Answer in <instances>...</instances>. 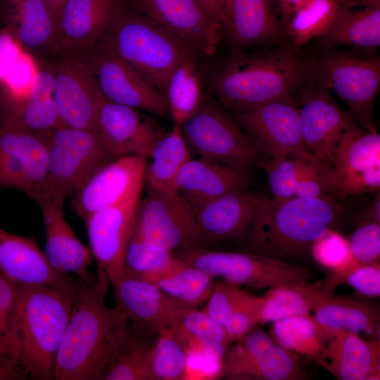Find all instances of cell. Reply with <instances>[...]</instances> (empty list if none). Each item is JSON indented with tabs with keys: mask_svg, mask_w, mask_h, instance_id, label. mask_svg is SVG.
I'll use <instances>...</instances> for the list:
<instances>
[{
	"mask_svg": "<svg viewBox=\"0 0 380 380\" xmlns=\"http://www.w3.org/2000/svg\"><path fill=\"white\" fill-rule=\"evenodd\" d=\"M115 307L130 326L146 331L163 332L183 308L157 285L123 274L111 284Z\"/></svg>",
	"mask_w": 380,
	"mask_h": 380,
	"instance_id": "cell-27",
	"label": "cell"
},
{
	"mask_svg": "<svg viewBox=\"0 0 380 380\" xmlns=\"http://www.w3.org/2000/svg\"><path fill=\"white\" fill-rule=\"evenodd\" d=\"M350 252L360 265L379 262L380 224L363 222L353 232L348 241Z\"/></svg>",
	"mask_w": 380,
	"mask_h": 380,
	"instance_id": "cell-49",
	"label": "cell"
},
{
	"mask_svg": "<svg viewBox=\"0 0 380 380\" xmlns=\"http://www.w3.org/2000/svg\"><path fill=\"white\" fill-rule=\"evenodd\" d=\"M0 380H15L14 376L0 365Z\"/></svg>",
	"mask_w": 380,
	"mask_h": 380,
	"instance_id": "cell-59",
	"label": "cell"
},
{
	"mask_svg": "<svg viewBox=\"0 0 380 380\" xmlns=\"http://www.w3.org/2000/svg\"><path fill=\"white\" fill-rule=\"evenodd\" d=\"M324 347L317 363L338 380L380 377V340L367 341L358 333L319 326Z\"/></svg>",
	"mask_w": 380,
	"mask_h": 380,
	"instance_id": "cell-26",
	"label": "cell"
},
{
	"mask_svg": "<svg viewBox=\"0 0 380 380\" xmlns=\"http://www.w3.org/2000/svg\"><path fill=\"white\" fill-rule=\"evenodd\" d=\"M128 6L176 35L197 53L210 56L222 39V32L196 0H126Z\"/></svg>",
	"mask_w": 380,
	"mask_h": 380,
	"instance_id": "cell-20",
	"label": "cell"
},
{
	"mask_svg": "<svg viewBox=\"0 0 380 380\" xmlns=\"http://www.w3.org/2000/svg\"><path fill=\"white\" fill-rule=\"evenodd\" d=\"M0 18L23 51L46 61L60 51L57 22L43 0H0Z\"/></svg>",
	"mask_w": 380,
	"mask_h": 380,
	"instance_id": "cell-24",
	"label": "cell"
},
{
	"mask_svg": "<svg viewBox=\"0 0 380 380\" xmlns=\"http://www.w3.org/2000/svg\"><path fill=\"white\" fill-rule=\"evenodd\" d=\"M134 234L146 243L176 255L198 248L194 212L177 193L146 185Z\"/></svg>",
	"mask_w": 380,
	"mask_h": 380,
	"instance_id": "cell-10",
	"label": "cell"
},
{
	"mask_svg": "<svg viewBox=\"0 0 380 380\" xmlns=\"http://www.w3.org/2000/svg\"><path fill=\"white\" fill-rule=\"evenodd\" d=\"M319 161L285 156L262 160L259 165L267 175L272 198L281 201L295 197L299 178L312 163Z\"/></svg>",
	"mask_w": 380,
	"mask_h": 380,
	"instance_id": "cell-43",
	"label": "cell"
},
{
	"mask_svg": "<svg viewBox=\"0 0 380 380\" xmlns=\"http://www.w3.org/2000/svg\"><path fill=\"white\" fill-rule=\"evenodd\" d=\"M380 197L379 191L372 203L363 213V222H373L380 224Z\"/></svg>",
	"mask_w": 380,
	"mask_h": 380,
	"instance_id": "cell-56",
	"label": "cell"
},
{
	"mask_svg": "<svg viewBox=\"0 0 380 380\" xmlns=\"http://www.w3.org/2000/svg\"><path fill=\"white\" fill-rule=\"evenodd\" d=\"M95 132L113 158L126 156L147 158L165 134L153 120L138 110L106 99L99 112Z\"/></svg>",
	"mask_w": 380,
	"mask_h": 380,
	"instance_id": "cell-22",
	"label": "cell"
},
{
	"mask_svg": "<svg viewBox=\"0 0 380 380\" xmlns=\"http://www.w3.org/2000/svg\"><path fill=\"white\" fill-rule=\"evenodd\" d=\"M222 39L232 51L267 48L284 41L277 0H227Z\"/></svg>",
	"mask_w": 380,
	"mask_h": 380,
	"instance_id": "cell-19",
	"label": "cell"
},
{
	"mask_svg": "<svg viewBox=\"0 0 380 380\" xmlns=\"http://www.w3.org/2000/svg\"><path fill=\"white\" fill-rule=\"evenodd\" d=\"M331 90L312 73L299 92V108L303 139L308 150L321 162L331 167L338 144L356 122L343 111L331 95Z\"/></svg>",
	"mask_w": 380,
	"mask_h": 380,
	"instance_id": "cell-17",
	"label": "cell"
},
{
	"mask_svg": "<svg viewBox=\"0 0 380 380\" xmlns=\"http://www.w3.org/2000/svg\"><path fill=\"white\" fill-rule=\"evenodd\" d=\"M343 282H346L360 294L369 297H379L380 295L379 262L357 265L347 273Z\"/></svg>",
	"mask_w": 380,
	"mask_h": 380,
	"instance_id": "cell-52",
	"label": "cell"
},
{
	"mask_svg": "<svg viewBox=\"0 0 380 380\" xmlns=\"http://www.w3.org/2000/svg\"><path fill=\"white\" fill-rule=\"evenodd\" d=\"M126 5V0H65L57 21L60 51L89 49Z\"/></svg>",
	"mask_w": 380,
	"mask_h": 380,
	"instance_id": "cell-28",
	"label": "cell"
},
{
	"mask_svg": "<svg viewBox=\"0 0 380 380\" xmlns=\"http://www.w3.org/2000/svg\"><path fill=\"white\" fill-rule=\"evenodd\" d=\"M47 5L56 22L65 0H43Z\"/></svg>",
	"mask_w": 380,
	"mask_h": 380,
	"instance_id": "cell-58",
	"label": "cell"
},
{
	"mask_svg": "<svg viewBox=\"0 0 380 380\" xmlns=\"http://www.w3.org/2000/svg\"><path fill=\"white\" fill-rule=\"evenodd\" d=\"M23 53L8 30H0V85Z\"/></svg>",
	"mask_w": 380,
	"mask_h": 380,
	"instance_id": "cell-53",
	"label": "cell"
},
{
	"mask_svg": "<svg viewBox=\"0 0 380 380\" xmlns=\"http://www.w3.org/2000/svg\"><path fill=\"white\" fill-rule=\"evenodd\" d=\"M311 75L310 58L283 41L267 48L232 51L211 75L210 89L236 113L280 99H296Z\"/></svg>",
	"mask_w": 380,
	"mask_h": 380,
	"instance_id": "cell-2",
	"label": "cell"
},
{
	"mask_svg": "<svg viewBox=\"0 0 380 380\" xmlns=\"http://www.w3.org/2000/svg\"><path fill=\"white\" fill-rule=\"evenodd\" d=\"M82 53L106 100L160 117L170 115L165 96L100 42Z\"/></svg>",
	"mask_w": 380,
	"mask_h": 380,
	"instance_id": "cell-14",
	"label": "cell"
},
{
	"mask_svg": "<svg viewBox=\"0 0 380 380\" xmlns=\"http://www.w3.org/2000/svg\"><path fill=\"white\" fill-rule=\"evenodd\" d=\"M179 127L189 148L201 158L244 172L262 160L255 141L211 95H204L198 110Z\"/></svg>",
	"mask_w": 380,
	"mask_h": 380,
	"instance_id": "cell-7",
	"label": "cell"
},
{
	"mask_svg": "<svg viewBox=\"0 0 380 380\" xmlns=\"http://www.w3.org/2000/svg\"><path fill=\"white\" fill-rule=\"evenodd\" d=\"M99 42L164 95L173 70L185 58L197 53L182 39L127 5Z\"/></svg>",
	"mask_w": 380,
	"mask_h": 380,
	"instance_id": "cell-5",
	"label": "cell"
},
{
	"mask_svg": "<svg viewBox=\"0 0 380 380\" xmlns=\"http://www.w3.org/2000/svg\"><path fill=\"white\" fill-rule=\"evenodd\" d=\"M374 52L337 47L310 57L312 75L338 96L365 129L375 127L372 112L380 87V58Z\"/></svg>",
	"mask_w": 380,
	"mask_h": 380,
	"instance_id": "cell-6",
	"label": "cell"
},
{
	"mask_svg": "<svg viewBox=\"0 0 380 380\" xmlns=\"http://www.w3.org/2000/svg\"><path fill=\"white\" fill-rule=\"evenodd\" d=\"M336 201L329 195L281 201L262 197L245 251L294 264L308 260L313 243L343 218L344 208Z\"/></svg>",
	"mask_w": 380,
	"mask_h": 380,
	"instance_id": "cell-3",
	"label": "cell"
},
{
	"mask_svg": "<svg viewBox=\"0 0 380 380\" xmlns=\"http://www.w3.org/2000/svg\"><path fill=\"white\" fill-rule=\"evenodd\" d=\"M129 325L103 380H152L153 343Z\"/></svg>",
	"mask_w": 380,
	"mask_h": 380,
	"instance_id": "cell-38",
	"label": "cell"
},
{
	"mask_svg": "<svg viewBox=\"0 0 380 380\" xmlns=\"http://www.w3.org/2000/svg\"><path fill=\"white\" fill-rule=\"evenodd\" d=\"M343 7L353 8L355 6L376 7L380 6V0H336Z\"/></svg>",
	"mask_w": 380,
	"mask_h": 380,
	"instance_id": "cell-57",
	"label": "cell"
},
{
	"mask_svg": "<svg viewBox=\"0 0 380 380\" xmlns=\"http://www.w3.org/2000/svg\"><path fill=\"white\" fill-rule=\"evenodd\" d=\"M186 264L213 279L261 289L310 282L309 268L248 251L226 252L198 248L178 255Z\"/></svg>",
	"mask_w": 380,
	"mask_h": 380,
	"instance_id": "cell-8",
	"label": "cell"
},
{
	"mask_svg": "<svg viewBox=\"0 0 380 380\" xmlns=\"http://www.w3.org/2000/svg\"><path fill=\"white\" fill-rule=\"evenodd\" d=\"M270 334L277 345L319 362L324 347V337L312 316H296L272 322Z\"/></svg>",
	"mask_w": 380,
	"mask_h": 380,
	"instance_id": "cell-41",
	"label": "cell"
},
{
	"mask_svg": "<svg viewBox=\"0 0 380 380\" xmlns=\"http://www.w3.org/2000/svg\"><path fill=\"white\" fill-rule=\"evenodd\" d=\"M146 158L122 156L100 167L71 196L76 215L85 221L94 213L117 203L142 186Z\"/></svg>",
	"mask_w": 380,
	"mask_h": 380,
	"instance_id": "cell-21",
	"label": "cell"
},
{
	"mask_svg": "<svg viewBox=\"0 0 380 380\" xmlns=\"http://www.w3.org/2000/svg\"><path fill=\"white\" fill-rule=\"evenodd\" d=\"M142 188H137L120 201L94 213L84 221L92 257L110 285L123 276L125 253L135 229Z\"/></svg>",
	"mask_w": 380,
	"mask_h": 380,
	"instance_id": "cell-16",
	"label": "cell"
},
{
	"mask_svg": "<svg viewBox=\"0 0 380 380\" xmlns=\"http://www.w3.org/2000/svg\"><path fill=\"white\" fill-rule=\"evenodd\" d=\"M307 357L274 344L258 357L220 370L229 379L295 380L305 376Z\"/></svg>",
	"mask_w": 380,
	"mask_h": 380,
	"instance_id": "cell-35",
	"label": "cell"
},
{
	"mask_svg": "<svg viewBox=\"0 0 380 380\" xmlns=\"http://www.w3.org/2000/svg\"><path fill=\"white\" fill-rule=\"evenodd\" d=\"M49 132L0 125V188L14 189L35 201L45 191Z\"/></svg>",
	"mask_w": 380,
	"mask_h": 380,
	"instance_id": "cell-15",
	"label": "cell"
},
{
	"mask_svg": "<svg viewBox=\"0 0 380 380\" xmlns=\"http://www.w3.org/2000/svg\"><path fill=\"white\" fill-rule=\"evenodd\" d=\"M53 58V98L59 125L96 131L99 112L105 98L84 53L59 51Z\"/></svg>",
	"mask_w": 380,
	"mask_h": 380,
	"instance_id": "cell-11",
	"label": "cell"
},
{
	"mask_svg": "<svg viewBox=\"0 0 380 380\" xmlns=\"http://www.w3.org/2000/svg\"><path fill=\"white\" fill-rule=\"evenodd\" d=\"M65 200L44 194L34 201L45 229L44 253L51 268L59 274L86 279L91 274L89 267L92 254L68 223L63 210Z\"/></svg>",
	"mask_w": 380,
	"mask_h": 380,
	"instance_id": "cell-23",
	"label": "cell"
},
{
	"mask_svg": "<svg viewBox=\"0 0 380 380\" xmlns=\"http://www.w3.org/2000/svg\"><path fill=\"white\" fill-rule=\"evenodd\" d=\"M75 285L16 284L13 355L20 379H54Z\"/></svg>",
	"mask_w": 380,
	"mask_h": 380,
	"instance_id": "cell-4",
	"label": "cell"
},
{
	"mask_svg": "<svg viewBox=\"0 0 380 380\" xmlns=\"http://www.w3.org/2000/svg\"><path fill=\"white\" fill-rule=\"evenodd\" d=\"M312 317L324 328L365 331L379 340L380 316L377 308L350 296L331 295L320 300Z\"/></svg>",
	"mask_w": 380,
	"mask_h": 380,
	"instance_id": "cell-33",
	"label": "cell"
},
{
	"mask_svg": "<svg viewBox=\"0 0 380 380\" xmlns=\"http://www.w3.org/2000/svg\"><path fill=\"white\" fill-rule=\"evenodd\" d=\"M16 284L0 273V365L20 379L14 365L13 338Z\"/></svg>",
	"mask_w": 380,
	"mask_h": 380,
	"instance_id": "cell-46",
	"label": "cell"
},
{
	"mask_svg": "<svg viewBox=\"0 0 380 380\" xmlns=\"http://www.w3.org/2000/svg\"><path fill=\"white\" fill-rule=\"evenodd\" d=\"M249 294L238 286L215 282L213 291L202 310L212 319L224 327L232 313Z\"/></svg>",
	"mask_w": 380,
	"mask_h": 380,
	"instance_id": "cell-47",
	"label": "cell"
},
{
	"mask_svg": "<svg viewBox=\"0 0 380 380\" xmlns=\"http://www.w3.org/2000/svg\"><path fill=\"white\" fill-rule=\"evenodd\" d=\"M247 172L203 158L189 160L178 172L175 191L193 210L230 191L246 189Z\"/></svg>",
	"mask_w": 380,
	"mask_h": 380,
	"instance_id": "cell-30",
	"label": "cell"
},
{
	"mask_svg": "<svg viewBox=\"0 0 380 380\" xmlns=\"http://www.w3.org/2000/svg\"><path fill=\"white\" fill-rule=\"evenodd\" d=\"M0 273L15 284H42L72 288L74 277L62 276L49 264L33 236H24L0 227Z\"/></svg>",
	"mask_w": 380,
	"mask_h": 380,
	"instance_id": "cell-29",
	"label": "cell"
},
{
	"mask_svg": "<svg viewBox=\"0 0 380 380\" xmlns=\"http://www.w3.org/2000/svg\"><path fill=\"white\" fill-rule=\"evenodd\" d=\"M334 291L327 281L272 287L262 296L264 303L260 324L310 315L317 304L333 295Z\"/></svg>",
	"mask_w": 380,
	"mask_h": 380,
	"instance_id": "cell-34",
	"label": "cell"
},
{
	"mask_svg": "<svg viewBox=\"0 0 380 380\" xmlns=\"http://www.w3.org/2000/svg\"><path fill=\"white\" fill-rule=\"evenodd\" d=\"M340 8L336 0H310L292 15L284 26V41L302 50L329 29Z\"/></svg>",
	"mask_w": 380,
	"mask_h": 380,
	"instance_id": "cell-40",
	"label": "cell"
},
{
	"mask_svg": "<svg viewBox=\"0 0 380 380\" xmlns=\"http://www.w3.org/2000/svg\"><path fill=\"white\" fill-rule=\"evenodd\" d=\"M95 131L58 125L49 132L44 194L66 198L100 167L113 160Z\"/></svg>",
	"mask_w": 380,
	"mask_h": 380,
	"instance_id": "cell-9",
	"label": "cell"
},
{
	"mask_svg": "<svg viewBox=\"0 0 380 380\" xmlns=\"http://www.w3.org/2000/svg\"><path fill=\"white\" fill-rule=\"evenodd\" d=\"M53 87L51 61L37 62V72L29 91L20 96L0 93V125L38 133L58 126Z\"/></svg>",
	"mask_w": 380,
	"mask_h": 380,
	"instance_id": "cell-25",
	"label": "cell"
},
{
	"mask_svg": "<svg viewBox=\"0 0 380 380\" xmlns=\"http://www.w3.org/2000/svg\"><path fill=\"white\" fill-rule=\"evenodd\" d=\"M212 23L222 32L227 0H196Z\"/></svg>",
	"mask_w": 380,
	"mask_h": 380,
	"instance_id": "cell-54",
	"label": "cell"
},
{
	"mask_svg": "<svg viewBox=\"0 0 380 380\" xmlns=\"http://www.w3.org/2000/svg\"><path fill=\"white\" fill-rule=\"evenodd\" d=\"M261 199L246 189L236 190L194 210L198 248L244 241Z\"/></svg>",
	"mask_w": 380,
	"mask_h": 380,
	"instance_id": "cell-18",
	"label": "cell"
},
{
	"mask_svg": "<svg viewBox=\"0 0 380 380\" xmlns=\"http://www.w3.org/2000/svg\"><path fill=\"white\" fill-rule=\"evenodd\" d=\"M153 343L152 380H180L184 379L188 365V354L172 336L158 333Z\"/></svg>",
	"mask_w": 380,
	"mask_h": 380,
	"instance_id": "cell-45",
	"label": "cell"
},
{
	"mask_svg": "<svg viewBox=\"0 0 380 380\" xmlns=\"http://www.w3.org/2000/svg\"><path fill=\"white\" fill-rule=\"evenodd\" d=\"M215 283L206 272L185 263L153 284L180 305L194 308L208 300Z\"/></svg>",
	"mask_w": 380,
	"mask_h": 380,
	"instance_id": "cell-42",
	"label": "cell"
},
{
	"mask_svg": "<svg viewBox=\"0 0 380 380\" xmlns=\"http://www.w3.org/2000/svg\"><path fill=\"white\" fill-rule=\"evenodd\" d=\"M109 280L97 267L76 278L71 312L56 360L54 380H103L129 327L117 307L105 303Z\"/></svg>",
	"mask_w": 380,
	"mask_h": 380,
	"instance_id": "cell-1",
	"label": "cell"
},
{
	"mask_svg": "<svg viewBox=\"0 0 380 380\" xmlns=\"http://www.w3.org/2000/svg\"><path fill=\"white\" fill-rule=\"evenodd\" d=\"M233 118L269 158L292 156L319 160L305 145L295 98L269 101L233 113Z\"/></svg>",
	"mask_w": 380,
	"mask_h": 380,
	"instance_id": "cell-13",
	"label": "cell"
},
{
	"mask_svg": "<svg viewBox=\"0 0 380 380\" xmlns=\"http://www.w3.org/2000/svg\"><path fill=\"white\" fill-rule=\"evenodd\" d=\"M274 344L270 336L255 327L228 348L222 357L220 369L255 358Z\"/></svg>",
	"mask_w": 380,
	"mask_h": 380,
	"instance_id": "cell-48",
	"label": "cell"
},
{
	"mask_svg": "<svg viewBox=\"0 0 380 380\" xmlns=\"http://www.w3.org/2000/svg\"><path fill=\"white\" fill-rule=\"evenodd\" d=\"M196 54L194 53L185 58L173 70L167 84L165 95L170 115L177 125L192 116L203 99Z\"/></svg>",
	"mask_w": 380,
	"mask_h": 380,
	"instance_id": "cell-37",
	"label": "cell"
},
{
	"mask_svg": "<svg viewBox=\"0 0 380 380\" xmlns=\"http://www.w3.org/2000/svg\"><path fill=\"white\" fill-rule=\"evenodd\" d=\"M380 189V134L355 122L334 152L328 195L336 200Z\"/></svg>",
	"mask_w": 380,
	"mask_h": 380,
	"instance_id": "cell-12",
	"label": "cell"
},
{
	"mask_svg": "<svg viewBox=\"0 0 380 380\" xmlns=\"http://www.w3.org/2000/svg\"><path fill=\"white\" fill-rule=\"evenodd\" d=\"M309 1L310 0H277L279 13L283 28H284V26L292 15Z\"/></svg>",
	"mask_w": 380,
	"mask_h": 380,
	"instance_id": "cell-55",
	"label": "cell"
},
{
	"mask_svg": "<svg viewBox=\"0 0 380 380\" xmlns=\"http://www.w3.org/2000/svg\"><path fill=\"white\" fill-rule=\"evenodd\" d=\"M148 157L151 158V162L146 168V184L175 192L176 177L191 158L190 148L181 133L179 125L175 124L169 133L156 143Z\"/></svg>",
	"mask_w": 380,
	"mask_h": 380,
	"instance_id": "cell-36",
	"label": "cell"
},
{
	"mask_svg": "<svg viewBox=\"0 0 380 380\" xmlns=\"http://www.w3.org/2000/svg\"><path fill=\"white\" fill-rule=\"evenodd\" d=\"M311 255L319 264L331 270V275L327 280L336 288L344 281L347 273L359 264L353 258L348 241L335 230L313 243Z\"/></svg>",
	"mask_w": 380,
	"mask_h": 380,
	"instance_id": "cell-44",
	"label": "cell"
},
{
	"mask_svg": "<svg viewBox=\"0 0 380 380\" xmlns=\"http://www.w3.org/2000/svg\"><path fill=\"white\" fill-rule=\"evenodd\" d=\"M331 167L321 161L312 163L299 178L295 197L317 198L328 195Z\"/></svg>",
	"mask_w": 380,
	"mask_h": 380,
	"instance_id": "cell-51",
	"label": "cell"
},
{
	"mask_svg": "<svg viewBox=\"0 0 380 380\" xmlns=\"http://www.w3.org/2000/svg\"><path fill=\"white\" fill-rule=\"evenodd\" d=\"M163 332L175 338L188 355H198L220 365L232 343L222 326L191 308L183 307Z\"/></svg>",
	"mask_w": 380,
	"mask_h": 380,
	"instance_id": "cell-31",
	"label": "cell"
},
{
	"mask_svg": "<svg viewBox=\"0 0 380 380\" xmlns=\"http://www.w3.org/2000/svg\"><path fill=\"white\" fill-rule=\"evenodd\" d=\"M264 300L250 295L232 313L224 329L232 342L245 336L261 323Z\"/></svg>",
	"mask_w": 380,
	"mask_h": 380,
	"instance_id": "cell-50",
	"label": "cell"
},
{
	"mask_svg": "<svg viewBox=\"0 0 380 380\" xmlns=\"http://www.w3.org/2000/svg\"><path fill=\"white\" fill-rule=\"evenodd\" d=\"M185 263L177 255L153 247L133 234L125 253L123 274L155 283Z\"/></svg>",
	"mask_w": 380,
	"mask_h": 380,
	"instance_id": "cell-39",
	"label": "cell"
},
{
	"mask_svg": "<svg viewBox=\"0 0 380 380\" xmlns=\"http://www.w3.org/2000/svg\"><path fill=\"white\" fill-rule=\"evenodd\" d=\"M314 42L318 51L349 46L375 51L380 45V6L353 10L341 6L329 29Z\"/></svg>",
	"mask_w": 380,
	"mask_h": 380,
	"instance_id": "cell-32",
	"label": "cell"
}]
</instances>
